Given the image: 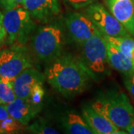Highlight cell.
I'll use <instances>...</instances> for the list:
<instances>
[{"instance_id":"obj_7","label":"cell","mask_w":134,"mask_h":134,"mask_svg":"<svg viewBox=\"0 0 134 134\" xmlns=\"http://www.w3.org/2000/svg\"><path fill=\"white\" fill-rule=\"evenodd\" d=\"M86 15L92 19L103 36L115 37H132L123 25L100 3H92L87 6Z\"/></svg>"},{"instance_id":"obj_12","label":"cell","mask_w":134,"mask_h":134,"mask_svg":"<svg viewBox=\"0 0 134 134\" xmlns=\"http://www.w3.org/2000/svg\"><path fill=\"white\" fill-rule=\"evenodd\" d=\"M82 113V115L95 134L127 133V132L121 131L104 115L97 112L91 105L85 106Z\"/></svg>"},{"instance_id":"obj_18","label":"cell","mask_w":134,"mask_h":134,"mask_svg":"<svg viewBox=\"0 0 134 134\" xmlns=\"http://www.w3.org/2000/svg\"><path fill=\"white\" fill-rule=\"evenodd\" d=\"M16 98L13 83L0 81V104L7 105Z\"/></svg>"},{"instance_id":"obj_1","label":"cell","mask_w":134,"mask_h":134,"mask_svg":"<svg viewBox=\"0 0 134 134\" xmlns=\"http://www.w3.org/2000/svg\"><path fill=\"white\" fill-rule=\"evenodd\" d=\"M50 63L45 77L65 96H76L85 91L93 77L82 60L71 55H60Z\"/></svg>"},{"instance_id":"obj_8","label":"cell","mask_w":134,"mask_h":134,"mask_svg":"<svg viewBox=\"0 0 134 134\" xmlns=\"http://www.w3.org/2000/svg\"><path fill=\"white\" fill-rule=\"evenodd\" d=\"M65 25L70 37L79 45L93 35L100 33L87 15L80 13H72L67 15Z\"/></svg>"},{"instance_id":"obj_5","label":"cell","mask_w":134,"mask_h":134,"mask_svg":"<svg viewBox=\"0 0 134 134\" xmlns=\"http://www.w3.org/2000/svg\"><path fill=\"white\" fill-rule=\"evenodd\" d=\"M31 58L24 45H12L0 50V81L12 83L25 69L32 66Z\"/></svg>"},{"instance_id":"obj_16","label":"cell","mask_w":134,"mask_h":134,"mask_svg":"<svg viewBox=\"0 0 134 134\" xmlns=\"http://www.w3.org/2000/svg\"><path fill=\"white\" fill-rule=\"evenodd\" d=\"M107 42L111 43L127 57L134 60V40L132 37H115L104 36Z\"/></svg>"},{"instance_id":"obj_2","label":"cell","mask_w":134,"mask_h":134,"mask_svg":"<svg viewBox=\"0 0 134 134\" xmlns=\"http://www.w3.org/2000/svg\"><path fill=\"white\" fill-rule=\"evenodd\" d=\"M91 106L121 130L127 129L134 117V108L123 92L108 91L99 96Z\"/></svg>"},{"instance_id":"obj_6","label":"cell","mask_w":134,"mask_h":134,"mask_svg":"<svg viewBox=\"0 0 134 134\" xmlns=\"http://www.w3.org/2000/svg\"><path fill=\"white\" fill-rule=\"evenodd\" d=\"M82 61L93 76L106 72L107 60V40L101 34L93 35L80 45Z\"/></svg>"},{"instance_id":"obj_20","label":"cell","mask_w":134,"mask_h":134,"mask_svg":"<svg viewBox=\"0 0 134 134\" xmlns=\"http://www.w3.org/2000/svg\"><path fill=\"white\" fill-rule=\"evenodd\" d=\"M45 90L43 88V83H40L32 89L29 99L34 105L42 108Z\"/></svg>"},{"instance_id":"obj_23","label":"cell","mask_w":134,"mask_h":134,"mask_svg":"<svg viewBox=\"0 0 134 134\" xmlns=\"http://www.w3.org/2000/svg\"><path fill=\"white\" fill-rule=\"evenodd\" d=\"M125 85L130 93L134 97V72L125 75Z\"/></svg>"},{"instance_id":"obj_13","label":"cell","mask_w":134,"mask_h":134,"mask_svg":"<svg viewBox=\"0 0 134 134\" xmlns=\"http://www.w3.org/2000/svg\"><path fill=\"white\" fill-rule=\"evenodd\" d=\"M5 107L10 116L17 120L24 126L28 125L41 110L40 107L32 104L29 98L17 97Z\"/></svg>"},{"instance_id":"obj_25","label":"cell","mask_w":134,"mask_h":134,"mask_svg":"<svg viewBox=\"0 0 134 134\" xmlns=\"http://www.w3.org/2000/svg\"><path fill=\"white\" fill-rule=\"evenodd\" d=\"M8 116H10L9 113L6 109L5 105L0 104V122L5 119L6 118H8Z\"/></svg>"},{"instance_id":"obj_11","label":"cell","mask_w":134,"mask_h":134,"mask_svg":"<svg viewBox=\"0 0 134 134\" xmlns=\"http://www.w3.org/2000/svg\"><path fill=\"white\" fill-rule=\"evenodd\" d=\"M23 7L40 22H48L60 13L59 0H25Z\"/></svg>"},{"instance_id":"obj_9","label":"cell","mask_w":134,"mask_h":134,"mask_svg":"<svg viewBox=\"0 0 134 134\" xmlns=\"http://www.w3.org/2000/svg\"><path fill=\"white\" fill-rule=\"evenodd\" d=\"M107 9L134 37V0H104Z\"/></svg>"},{"instance_id":"obj_17","label":"cell","mask_w":134,"mask_h":134,"mask_svg":"<svg viewBox=\"0 0 134 134\" xmlns=\"http://www.w3.org/2000/svg\"><path fill=\"white\" fill-rule=\"evenodd\" d=\"M24 125L17 120L8 116L0 122V133L9 134L16 133L22 130Z\"/></svg>"},{"instance_id":"obj_26","label":"cell","mask_w":134,"mask_h":134,"mask_svg":"<svg viewBox=\"0 0 134 134\" xmlns=\"http://www.w3.org/2000/svg\"><path fill=\"white\" fill-rule=\"evenodd\" d=\"M125 131H127V133L134 134V117L131 121L129 126L127 127V129L125 130Z\"/></svg>"},{"instance_id":"obj_14","label":"cell","mask_w":134,"mask_h":134,"mask_svg":"<svg viewBox=\"0 0 134 134\" xmlns=\"http://www.w3.org/2000/svg\"><path fill=\"white\" fill-rule=\"evenodd\" d=\"M107 60L114 69L127 75L134 72V60L121 53L117 48L107 41Z\"/></svg>"},{"instance_id":"obj_19","label":"cell","mask_w":134,"mask_h":134,"mask_svg":"<svg viewBox=\"0 0 134 134\" xmlns=\"http://www.w3.org/2000/svg\"><path fill=\"white\" fill-rule=\"evenodd\" d=\"M31 133L37 134H58L60 132L54 129L51 125H48L45 121L38 120L28 127Z\"/></svg>"},{"instance_id":"obj_15","label":"cell","mask_w":134,"mask_h":134,"mask_svg":"<svg viewBox=\"0 0 134 134\" xmlns=\"http://www.w3.org/2000/svg\"><path fill=\"white\" fill-rule=\"evenodd\" d=\"M62 125L68 133L95 134L83 116L74 111L68 112L63 117Z\"/></svg>"},{"instance_id":"obj_3","label":"cell","mask_w":134,"mask_h":134,"mask_svg":"<svg viewBox=\"0 0 134 134\" xmlns=\"http://www.w3.org/2000/svg\"><path fill=\"white\" fill-rule=\"evenodd\" d=\"M63 33L58 25H46L39 28L31 38V48L39 60L50 63L61 55Z\"/></svg>"},{"instance_id":"obj_10","label":"cell","mask_w":134,"mask_h":134,"mask_svg":"<svg viewBox=\"0 0 134 134\" xmlns=\"http://www.w3.org/2000/svg\"><path fill=\"white\" fill-rule=\"evenodd\" d=\"M45 78V75L33 66L25 69L13 81L16 96L21 98H29L32 89L37 84L43 83Z\"/></svg>"},{"instance_id":"obj_22","label":"cell","mask_w":134,"mask_h":134,"mask_svg":"<svg viewBox=\"0 0 134 134\" xmlns=\"http://www.w3.org/2000/svg\"><path fill=\"white\" fill-rule=\"evenodd\" d=\"M25 0H0V7L4 10H8L17 6L23 5Z\"/></svg>"},{"instance_id":"obj_24","label":"cell","mask_w":134,"mask_h":134,"mask_svg":"<svg viewBox=\"0 0 134 134\" xmlns=\"http://www.w3.org/2000/svg\"><path fill=\"white\" fill-rule=\"evenodd\" d=\"M6 40V32H5L4 25H3V14L0 12V43L5 42Z\"/></svg>"},{"instance_id":"obj_27","label":"cell","mask_w":134,"mask_h":134,"mask_svg":"<svg viewBox=\"0 0 134 134\" xmlns=\"http://www.w3.org/2000/svg\"><path fill=\"white\" fill-rule=\"evenodd\" d=\"M1 45H2V44H1V43H0V50H1V49H2V48H1Z\"/></svg>"},{"instance_id":"obj_4","label":"cell","mask_w":134,"mask_h":134,"mask_svg":"<svg viewBox=\"0 0 134 134\" xmlns=\"http://www.w3.org/2000/svg\"><path fill=\"white\" fill-rule=\"evenodd\" d=\"M3 25L6 40L10 45H25L35 28L32 17L23 5L5 10Z\"/></svg>"},{"instance_id":"obj_21","label":"cell","mask_w":134,"mask_h":134,"mask_svg":"<svg viewBox=\"0 0 134 134\" xmlns=\"http://www.w3.org/2000/svg\"><path fill=\"white\" fill-rule=\"evenodd\" d=\"M96 0H64V2L69 5L75 9H80L82 8H86Z\"/></svg>"}]
</instances>
